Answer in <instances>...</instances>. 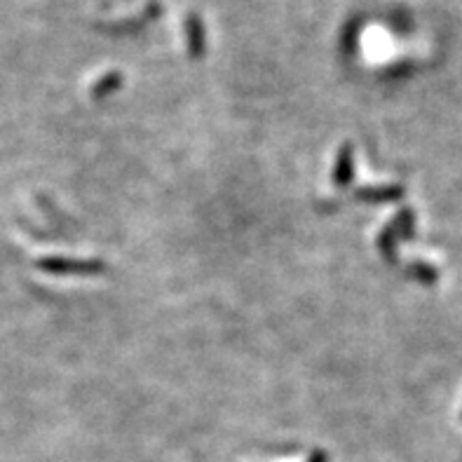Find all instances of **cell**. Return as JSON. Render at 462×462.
I'll return each mask as SVG.
<instances>
[{"instance_id":"1","label":"cell","mask_w":462,"mask_h":462,"mask_svg":"<svg viewBox=\"0 0 462 462\" xmlns=\"http://www.w3.org/2000/svg\"><path fill=\"white\" fill-rule=\"evenodd\" d=\"M186 31H188L190 55H205V24H202V19L195 13H190L188 19H186Z\"/></svg>"}]
</instances>
